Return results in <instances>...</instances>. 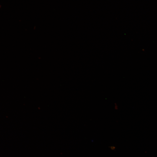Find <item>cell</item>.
Wrapping results in <instances>:
<instances>
[]
</instances>
